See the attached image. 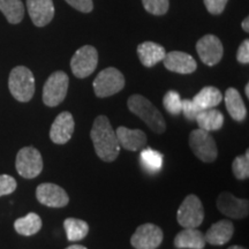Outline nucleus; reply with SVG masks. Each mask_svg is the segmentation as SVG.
Returning a JSON list of instances; mask_svg holds the SVG:
<instances>
[{
	"label": "nucleus",
	"mask_w": 249,
	"mask_h": 249,
	"mask_svg": "<svg viewBox=\"0 0 249 249\" xmlns=\"http://www.w3.org/2000/svg\"><path fill=\"white\" fill-rule=\"evenodd\" d=\"M245 92H246V96H247V98H249V85L248 83L245 87Z\"/></svg>",
	"instance_id": "4c0bfd02"
},
{
	"label": "nucleus",
	"mask_w": 249,
	"mask_h": 249,
	"mask_svg": "<svg viewBox=\"0 0 249 249\" xmlns=\"http://www.w3.org/2000/svg\"><path fill=\"white\" fill-rule=\"evenodd\" d=\"M145 11L154 15H164L170 6L169 0H142Z\"/></svg>",
	"instance_id": "c756f323"
},
{
	"label": "nucleus",
	"mask_w": 249,
	"mask_h": 249,
	"mask_svg": "<svg viewBox=\"0 0 249 249\" xmlns=\"http://www.w3.org/2000/svg\"><path fill=\"white\" fill-rule=\"evenodd\" d=\"M188 143L194 155L203 163H213L217 160V144L209 132L200 128L192 130Z\"/></svg>",
	"instance_id": "39448f33"
},
{
	"label": "nucleus",
	"mask_w": 249,
	"mask_h": 249,
	"mask_svg": "<svg viewBox=\"0 0 249 249\" xmlns=\"http://www.w3.org/2000/svg\"><path fill=\"white\" fill-rule=\"evenodd\" d=\"M0 12L12 24L20 23L24 17V7L21 0H0Z\"/></svg>",
	"instance_id": "a878e982"
},
{
	"label": "nucleus",
	"mask_w": 249,
	"mask_h": 249,
	"mask_svg": "<svg viewBox=\"0 0 249 249\" xmlns=\"http://www.w3.org/2000/svg\"><path fill=\"white\" fill-rule=\"evenodd\" d=\"M205 244L204 234L197 229H185L174 238V246L178 249H203Z\"/></svg>",
	"instance_id": "412c9836"
},
{
	"label": "nucleus",
	"mask_w": 249,
	"mask_h": 249,
	"mask_svg": "<svg viewBox=\"0 0 249 249\" xmlns=\"http://www.w3.org/2000/svg\"><path fill=\"white\" fill-rule=\"evenodd\" d=\"M227 249H246V248L241 247V246H231V247H229Z\"/></svg>",
	"instance_id": "58836bf2"
},
{
	"label": "nucleus",
	"mask_w": 249,
	"mask_h": 249,
	"mask_svg": "<svg viewBox=\"0 0 249 249\" xmlns=\"http://www.w3.org/2000/svg\"><path fill=\"white\" fill-rule=\"evenodd\" d=\"M200 110H208L218 107L223 101V95L219 89L214 87H204L200 92H197L192 99Z\"/></svg>",
	"instance_id": "5701e85b"
},
{
	"label": "nucleus",
	"mask_w": 249,
	"mask_h": 249,
	"mask_svg": "<svg viewBox=\"0 0 249 249\" xmlns=\"http://www.w3.org/2000/svg\"><path fill=\"white\" fill-rule=\"evenodd\" d=\"M163 238L160 226L147 223L136 229L130 238V244L135 249H157L163 242Z\"/></svg>",
	"instance_id": "9d476101"
},
{
	"label": "nucleus",
	"mask_w": 249,
	"mask_h": 249,
	"mask_svg": "<svg viewBox=\"0 0 249 249\" xmlns=\"http://www.w3.org/2000/svg\"><path fill=\"white\" fill-rule=\"evenodd\" d=\"M66 249H87L85 246H81V245H71L70 247H67Z\"/></svg>",
	"instance_id": "e433bc0d"
},
{
	"label": "nucleus",
	"mask_w": 249,
	"mask_h": 249,
	"mask_svg": "<svg viewBox=\"0 0 249 249\" xmlns=\"http://www.w3.org/2000/svg\"><path fill=\"white\" fill-rule=\"evenodd\" d=\"M66 2L82 13H90L93 9L92 0H66Z\"/></svg>",
	"instance_id": "72a5a7b5"
},
{
	"label": "nucleus",
	"mask_w": 249,
	"mask_h": 249,
	"mask_svg": "<svg viewBox=\"0 0 249 249\" xmlns=\"http://www.w3.org/2000/svg\"><path fill=\"white\" fill-rule=\"evenodd\" d=\"M138 54L143 66L154 67L163 61L166 51L163 46L154 42H143L138 46Z\"/></svg>",
	"instance_id": "6ab92c4d"
},
{
	"label": "nucleus",
	"mask_w": 249,
	"mask_h": 249,
	"mask_svg": "<svg viewBox=\"0 0 249 249\" xmlns=\"http://www.w3.org/2000/svg\"><path fill=\"white\" fill-rule=\"evenodd\" d=\"M64 229L70 241L83 240L89 233V225L85 220L77 218H67L64 222Z\"/></svg>",
	"instance_id": "393cba45"
},
{
	"label": "nucleus",
	"mask_w": 249,
	"mask_h": 249,
	"mask_svg": "<svg viewBox=\"0 0 249 249\" xmlns=\"http://www.w3.org/2000/svg\"><path fill=\"white\" fill-rule=\"evenodd\" d=\"M129 111L143 120L152 132L161 134L166 129V124L160 111L148 98L142 95H132L127 101Z\"/></svg>",
	"instance_id": "f03ea898"
},
{
	"label": "nucleus",
	"mask_w": 249,
	"mask_h": 249,
	"mask_svg": "<svg viewBox=\"0 0 249 249\" xmlns=\"http://www.w3.org/2000/svg\"><path fill=\"white\" fill-rule=\"evenodd\" d=\"M75 129V121L71 113L67 111L61 112L55 118L51 128H50V139L55 144H66L73 136Z\"/></svg>",
	"instance_id": "4468645a"
},
{
	"label": "nucleus",
	"mask_w": 249,
	"mask_h": 249,
	"mask_svg": "<svg viewBox=\"0 0 249 249\" xmlns=\"http://www.w3.org/2000/svg\"><path fill=\"white\" fill-rule=\"evenodd\" d=\"M90 138L93 143L96 155L102 160L111 163L120 154V144L118 142L116 130L112 128L110 120L105 116H98L93 121Z\"/></svg>",
	"instance_id": "f257e3e1"
},
{
	"label": "nucleus",
	"mask_w": 249,
	"mask_h": 249,
	"mask_svg": "<svg viewBox=\"0 0 249 249\" xmlns=\"http://www.w3.org/2000/svg\"><path fill=\"white\" fill-rule=\"evenodd\" d=\"M70 79L65 71H58L52 73L46 80L43 88V102L46 107H54L66 98Z\"/></svg>",
	"instance_id": "423d86ee"
},
{
	"label": "nucleus",
	"mask_w": 249,
	"mask_h": 249,
	"mask_svg": "<svg viewBox=\"0 0 249 249\" xmlns=\"http://www.w3.org/2000/svg\"><path fill=\"white\" fill-rule=\"evenodd\" d=\"M120 148L128 151L141 150L147 144V135L141 129H129L120 126L116 130Z\"/></svg>",
	"instance_id": "f3484780"
},
{
	"label": "nucleus",
	"mask_w": 249,
	"mask_h": 249,
	"mask_svg": "<svg viewBox=\"0 0 249 249\" xmlns=\"http://www.w3.org/2000/svg\"><path fill=\"white\" fill-rule=\"evenodd\" d=\"M163 62L166 70L178 74H192L197 68L195 59L191 54L181 51H172L166 53Z\"/></svg>",
	"instance_id": "dca6fc26"
},
{
	"label": "nucleus",
	"mask_w": 249,
	"mask_h": 249,
	"mask_svg": "<svg viewBox=\"0 0 249 249\" xmlns=\"http://www.w3.org/2000/svg\"><path fill=\"white\" fill-rule=\"evenodd\" d=\"M236 60L240 64L247 65L249 62V40L245 39L239 46L238 52H236Z\"/></svg>",
	"instance_id": "f704fd0d"
},
{
	"label": "nucleus",
	"mask_w": 249,
	"mask_h": 249,
	"mask_svg": "<svg viewBox=\"0 0 249 249\" xmlns=\"http://www.w3.org/2000/svg\"><path fill=\"white\" fill-rule=\"evenodd\" d=\"M195 121L198 124V128L210 133L222 128L225 119H224V114L222 112L213 107L200 111Z\"/></svg>",
	"instance_id": "4be33fe9"
},
{
	"label": "nucleus",
	"mask_w": 249,
	"mask_h": 249,
	"mask_svg": "<svg viewBox=\"0 0 249 249\" xmlns=\"http://www.w3.org/2000/svg\"><path fill=\"white\" fill-rule=\"evenodd\" d=\"M15 167L22 178L34 179L43 171V158L40 152L34 147L20 149L17 155Z\"/></svg>",
	"instance_id": "6e6552de"
},
{
	"label": "nucleus",
	"mask_w": 249,
	"mask_h": 249,
	"mask_svg": "<svg viewBox=\"0 0 249 249\" xmlns=\"http://www.w3.org/2000/svg\"><path fill=\"white\" fill-rule=\"evenodd\" d=\"M27 9L36 27L46 26L54 17V5L52 0H27Z\"/></svg>",
	"instance_id": "2eb2a0df"
},
{
	"label": "nucleus",
	"mask_w": 249,
	"mask_h": 249,
	"mask_svg": "<svg viewBox=\"0 0 249 249\" xmlns=\"http://www.w3.org/2000/svg\"><path fill=\"white\" fill-rule=\"evenodd\" d=\"M181 102L182 99L180 97L179 92L176 91V90L167 91L163 98L165 110L172 116H178V114L181 113Z\"/></svg>",
	"instance_id": "c85d7f7f"
},
{
	"label": "nucleus",
	"mask_w": 249,
	"mask_h": 249,
	"mask_svg": "<svg viewBox=\"0 0 249 249\" xmlns=\"http://www.w3.org/2000/svg\"><path fill=\"white\" fill-rule=\"evenodd\" d=\"M124 87V76L119 70L107 67L93 81V91L99 98H107L120 92Z\"/></svg>",
	"instance_id": "20e7f679"
},
{
	"label": "nucleus",
	"mask_w": 249,
	"mask_h": 249,
	"mask_svg": "<svg viewBox=\"0 0 249 249\" xmlns=\"http://www.w3.org/2000/svg\"><path fill=\"white\" fill-rule=\"evenodd\" d=\"M203 1L209 13L218 15L223 13V11L225 9L229 0H203Z\"/></svg>",
	"instance_id": "473e14b6"
},
{
	"label": "nucleus",
	"mask_w": 249,
	"mask_h": 249,
	"mask_svg": "<svg viewBox=\"0 0 249 249\" xmlns=\"http://www.w3.org/2000/svg\"><path fill=\"white\" fill-rule=\"evenodd\" d=\"M140 158H141L142 166L150 173L160 172L163 167V155L151 148L143 149Z\"/></svg>",
	"instance_id": "bb28decb"
},
{
	"label": "nucleus",
	"mask_w": 249,
	"mask_h": 249,
	"mask_svg": "<svg viewBox=\"0 0 249 249\" xmlns=\"http://www.w3.org/2000/svg\"><path fill=\"white\" fill-rule=\"evenodd\" d=\"M8 88L17 101L29 102L35 93V77L33 71L24 66L14 67L8 77Z\"/></svg>",
	"instance_id": "7ed1b4c3"
},
{
	"label": "nucleus",
	"mask_w": 249,
	"mask_h": 249,
	"mask_svg": "<svg viewBox=\"0 0 249 249\" xmlns=\"http://www.w3.org/2000/svg\"><path fill=\"white\" fill-rule=\"evenodd\" d=\"M98 64V52L91 45H85L74 53L71 60V70L79 79H85L95 71Z\"/></svg>",
	"instance_id": "1a4fd4ad"
},
{
	"label": "nucleus",
	"mask_w": 249,
	"mask_h": 249,
	"mask_svg": "<svg viewBox=\"0 0 249 249\" xmlns=\"http://www.w3.org/2000/svg\"><path fill=\"white\" fill-rule=\"evenodd\" d=\"M200 108L195 105L192 99H182L181 102V112L187 120H195L197 114L200 113Z\"/></svg>",
	"instance_id": "2f4dec72"
},
{
	"label": "nucleus",
	"mask_w": 249,
	"mask_h": 249,
	"mask_svg": "<svg viewBox=\"0 0 249 249\" xmlns=\"http://www.w3.org/2000/svg\"><path fill=\"white\" fill-rule=\"evenodd\" d=\"M232 172L239 180L248 179L249 177V151H246L245 155L238 156L232 163Z\"/></svg>",
	"instance_id": "cd10ccee"
},
{
	"label": "nucleus",
	"mask_w": 249,
	"mask_h": 249,
	"mask_svg": "<svg viewBox=\"0 0 249 249\" xmlns=\"http://www.w3.org/2000/svg\"><path fill=\"white\" fill-rule=\"evenodd\" d=\"M17 180L8 174H0V197L9 195L17 189Z\"/></svg>",
	"instance_id": "7c9ffc66"
},
{
	"label": "nucleus",
	"mask_w": 249,
	"mask_h": 249,
	"mask_svg": "<svg viewBox=\"0 0 249 249\" xmlns=\"http://www.w3.org/2000/svg\"><path fill=\"white\" fill-rule=\"evenodd\" d=\"M36 197L40 204L50 208H64L70 202L66 191L51 182L40 183L36 189Z\"/></svg>",
	"instance_id": "f8f14e48"
},
{
	"label": "nucleus",
	"mask_w": 249,
	"mask_h": 249,
	"mask_svg": "<svg viewBox=\"0 0 249 249\" xmlns=\"http://www.w3.org/2000/svg\"><path fill=\"white\" fill-rule=\"evenodd\" d=\"M217 208L226 217L241 219L248 216L249 202L244 198H239L229 192H223L217 198Z\"/></svg>",
	"instance_id": "ddd939ff"
},
{
	"label": "nucleus",
	"mask_w": 249,
	"mask_h": 249,
	"mask_svg": "<svg viewBox=\"0 0 249 249\" xmlns=\"http://www.w3.org/2000/svg\"><path fill=\"white\" fill-rule=\"evenodd\" d=\"M196 51L202 62L208 66H214L222 60L224 48L218 37L213 35H205L196 43Z\"/></svg>",
	"instance_id": "9b49d317"
},
{
	"label": "nucleus",
	"mask_w": 249,
	"mask_h": 249,
	"mask_svg": "<svg viewBox=\"0 0 249 249\" xmlns=\"http://www.w3.org/2000/svg\"><path fill=\"white\" fill-rule=\"evenodd\" d=\"M234 233V225L231 220H219L213 224L204 234L205 242L213 246H223L232 239Z\"/></svg>",
	"instance_id": "a211bd4d"
},
{
	"label": "nucleus",
	"mask_w": 249,
	"mask_h": 249,
	"mask_svg": "<svg viewBox=\"0 0 249 249\" xmlns=\"http://www.w3.org/2000/svg\"><path fill=\"white\" fill-rule=\"evenodd\" d=\"M224 101L227 108V112L233 120L241 123L247 117V107H246L244 99H242L240 92L235 88H229L226 90Z\"/></svg>",
	"instance_id": "aec40b11"
},
{
	"label": "nucleus",
	"mask_w": 249,
	"mask_h": 249,
	"mask_svg": "<svg viewBox=\"0 0 249 249\" xmlns=\"http://www.w3.org/2000/svg\"><path fill=\"white\" fill-rule=\"evenodd\" d=\"M42 219L35 213H29L24 217L18 218L14 222V229L18 234L31 236L38 233L42 229Z\"/></svg>",
	"instance_id": "b1692460"
},
{
	"label": "nucleus",
	"mask_w": 249,
	"mask_h": 249,
	"mask_svg": "<svg viewBox=\"0 0 249 249\" xmlns=\"http://www.w3.org/2000/svg\"><path fill=\"white\" fill-rule=\"evenodd\" d=\"M242 29H244L246 33H248L249 31V18H246L244 21H242Z\"/></svg>",
	"instance_id": "c9c22d12"
},
{
	"label": "nucleus",
	"mask_w": 249,
	"mask_h": 249,
	"mask_svg": "<svg viewBox=\"0 0 249 249\" xmlns=\"http://www.w3.org/2000/svg\"><path fill=\"white\" fill-rule=\"evenodd\" d=\"M204 208L198 196L191 194L186 196L180 205L177 220L183 229H197L203 223Z\"/></svg>",
	"instance_id": "0eeeda50"
}]
</instances>
